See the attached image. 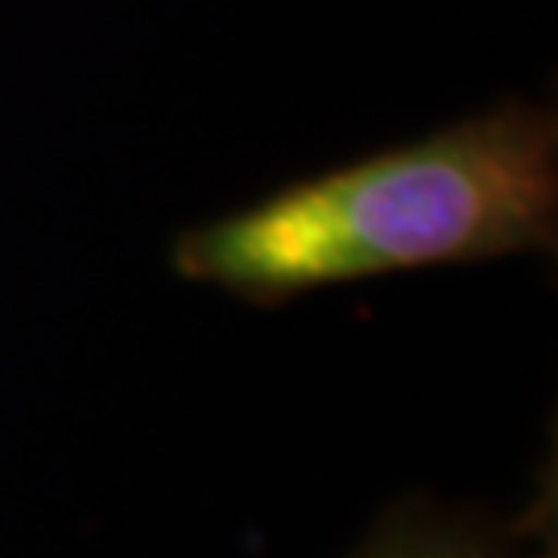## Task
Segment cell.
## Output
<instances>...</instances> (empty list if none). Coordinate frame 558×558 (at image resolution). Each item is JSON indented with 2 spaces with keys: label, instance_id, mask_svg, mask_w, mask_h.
I'll list each match as a JSON object with an SVG mask.
<instances>
[{
  "label": "cell",
  "instance_id": "6da1fadb",
  "mask_svg": "<svg viewBox=\"0 0 558 558\" xmlns=\"http://www.w3.org/2000/svg\"><path fill=\"white\" fill-rule=\"evenodd\" d=\"M558 232V124L505 100L294 182L174 240V274L253 302L405 269L542 253Z\"/></svg>",
  "mask_w": 558,
  "mask_h": 558
},
{
  "label": "cell",
  "instance_id": "7a4b0ae2",
  "mask_svg": "<svg viewBox=\"0 0 558 558\" xmlns=\"http://www.w3.org/2000/svg\"><path fill=\"white\" fill-rule=\"evenodd\" d=\"M352 558H542L497 521L405 509L389 518Z\"/></svg>",
  "mask_w": 558,
  "mask_h": 558
}]
</instances>
